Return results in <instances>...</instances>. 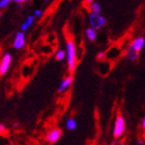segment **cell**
I'll list each match as a JSON object with an SVG mask.
<instances>
[{
	"label": "cell",
	"mask_w": 145,
	"mask_h": 145,
	"mask_svg": "<svg viewBox=\"0 0 145 145\" xmlns=\"http://www.w3.org/2000/svg\"><path fill=\"white\" fill-rule=\"evenodd\" d=\"M107 58V55L105 52H99V54L97 55V59L99 61H103Z\"/></svg>",
	"instance_id": "cell-15"
},
{
	"label": "cell",
	"mask_w": 145,
	"mask_h": 145,
	"mask_svg": "<svg viewBox=\"0 0 145 145\" xmlns=\"http://www.w3.org/2000/svg\"><path fill=\"white\" fill-rule=\"evenodd\" d=\"M144 45H145V39L143 37V36H138V37H136L133 42H131L130 46L135 50V51H137L138 53H139V52L143 49Z\"/></svg>",
	"instance_id": "cell-8"
},
{
	"label": "cell",
	"mask_w": 145,
	"mask_h": 145,
	"mask_svg": "<svg viewBox=\"0 0 145 145\" xmlns=\"http://www.w3.org/2000/svg\"><path fill=\"white\" fill-rule=\"evenodd\" d=\"M0 17H1V12H0Z\"/></svg>",
	"instance_id": "cell-24"
},
{
	"label": "cell",
	"mask_w": 145,
	"mask_h": 145,
	"mask_svg": "<svg viewBox=\"0 0 145 145\" xmlns=\"http://www.w3.org/2000/svg\"><path fill=\"white\" fill-rule=\"evenodd\" d=\"M67 69L71 74H74L77 67V50L75 42L72 39H67Z\"/></svg>",
	"instance_id": "cell-1"
},
{
	"label": "cell",
	"mask_w": 145,
	"mask_h": 145,
	"mask_svg": "<svg viewBox=\"0 0 145 145\" xmlns=\"http://www.w3.org/2000/svg\"><path fill=\"white\" fill-rule=\"evenodd\" d=\"M141 127H142V130L145 132V115L144 117L142 118V121H141Z\"/></svg>",
	"instance_id": "cell-18"
},
{
	"label": "cell",
	"mask_w": 145,
	"mask_h": 145,
	"mask_svg": "<svg viewBox=\"0 0 145 145\" xmlns=\"http://www.w3.org/2000/svg\"><path fill=\"white\" fill-rule=\"evenodd\" d=\"M12 0H0V9L5 8L6 6L8 5V3L10 2Z\"/></svg>",
	"instance_id": "cell-16"
},
{
	"label": "cell",
	"mask_w": 145,
	"mask_h": 145,
	"mask_svg": "<svg viewBox=\"0 0 145 145\" xmlns=\"http://www.w3.org/2000/svg\"><path fill=\"white\" fill-rule=\"evenodd\" d=\"M86 36H87V39H89L90 42L95 40V39H97V31H95V29L92 27L87 28V29H86Z\"/></svg>",
	"instance_id": "cell-10"
},
{
	"label": "cell",
	"mask_w": 145,
	"mask_h": 145,
	"mask_svg": "<svg viewBox=\"0 0 145 145\" xmlns=\"http://www.w3.org/2000/svg\"><path fill=\"white\" fill-rule=\"evenodd\" d=\"M72 81H74V77H72V75H70V76H67V77H65V78L62 80V82L60 83L59 87H58V92H59V93H62V92L67 91V89L71 87Z\"/></svg>",
	"instance_id": "cell-6"
},
{
	"label": "cell",
	"mask_w": 145,
	"mask_h": 145,
	"mask_svg": "<svg viewBox=\"0 0 145 145\" xmlns=\"http://www.w3.org/2000/svg\"><path fill=\"white\" fill-rule=\"evenodd\" d=\"M143 143H144L143 142V140H139V141H138V144H140V145L143 144Z\"/></svg>",
	"instance_id": "cell-22"
},
{
	"label": "cell",
	"mask_w": 145,
	"mask_h": 145,
	"mask_svg": "<svg viewBox=\"0 0 145 145\" xmlns=\"http://www.w3.org/2000/svg\"><path fill=\"white\" fill-rule=\"evenodd\" d=\"M33 22H34V16H28L27 19H26V21L22 24L21 29L23 31H25L28 27H29V26H30V25L33 24Z\"/></svg>",
	"instance_id": "cell-11"
},
{
	"label": "cell",
	"mask_w": 145,
	"mask_h": 145,
	"mask_svg": "<svg viewBox=\"0 0 145 145\" xmlns=\"http://www.w3.org/2000/svg\"><path fill=\"white\" fill-rule=\"evenodd\" d=\"M12 55L9 53H5L3 55L1 62H0V76H3L7 72L9 67H10V63H12Z\"/></svg>",
	"instance_id": "cell-5"
},
{
	"label": "cell",
	"mask_w": 145,
	"mask_h": 145,
	"mask_svg": "<svg viewBox=\"0 0 145 145\" xmlns=\"http://www.w3.org/2000/svg\"><path fill=\"white\" fill-rule=\"evenodd\" d=\"M89 24L92 28H94L95 30L97 29H101V28L105 26L107 23L106 19L104 18L103 16H101L97 12H91L89 15Z\"/></svg>",
	"instance_id": "cell-3"
},
{
	"label": "cell",
	"mask_w": 145,
	"mask_h": 145,
	"mask_svg": "<svg viewBox=\"0 0 145 145\" xmlns=\"http://www.w3.org/2000/svg\"><path fill=\"white\" fill-rule=\"evenodd\" d=\"M138 56H139V53L135 51L131 46H129L127 50H125V57L130 61H136L138 59Z\"/></svg>",
	"instance_id": "cell-9"
},
{
	"label": "cell",
	"mask_w": 145,
	"mask_h": 145,
	"mask_svg": "<svg viewBox=\"0 0 145 145\" xmlns=\"http://www.w3.org/2000/svg\"><path fill=\"white\" fill-rule=\"evenodd\" d=\"M49 1H50V0H44V2H45V3H48Z\"/></svg>",
	"instance_id": "cell-23"
},
{
	"label": "cell",
	"mask_w": 145,
	"mask_h": 145,
	"mask_svg": "<svg viewBox=\"0 0 145 145\" xmlns=\"http://www.w3.org/2000/svg\"><path fill=\"white\" fill-rule=\"evenodd\" d=\"M25 45V35L23 31H19L18 33L16 34L15 40H14V48L17 50H20L24 47Z\"/></svg>",
	"instance_id": "cell-7"
},
{
	"label": "cell",
	"mask_w": 145,
	"mask_h": 145,
	"mask_svg": "<svg viewBox=\"0 0 145 145\" xmlns=\"http://www.w3.org/2000/svg\"><path fill=\"white\" fill-rule=\"evenodd\" d=\"M125 129H127V123H125V119L120 113H118L116 118H115L114 127H113V137L115 139H119L123 136L125 133Z\"/></svg>",
	"instance_id": "cell-2"
},
{
	"label": "cell",
	"mask_w": 145,
	"mask_h": 145,
	"mask_svg": "<svg viewBox=\"0 0 145 145\" xmlns=\"http://www.w3.org/2000/svg\"><path fill=\"white\" fill-rule=\"evenodd\" d=\"M61 136H62V131H61L60 129H58V127H54V129L50 130L48 133H47L45 139L48 143L53 144V143L57 142L58 140L61 138Z\"/></svg>",
	"instance_id": "cell-4"
},
{
	"label": "cell",
	"mask_w": 145,
	"mask_h": 145,
	"mask_svg": "<svg viewBox=\"0 0 145 145\" xmlns=\"http://www.w3.org/2000/svg\"><path fill=\"white\" fill-rule=\"evenodd\" d=\"M5 131H6L5 127H4L3 124H0V135H1V133H4Z\"/></svg>",
	"instance_id": "cell-19"
},
{
	"label": "cell",
	"mask_w": 145,
	"mask_h": 145,
	"mask_svg": "<svg viewBox=\"0 0 145 145\" xmlns=\"http://www.w3.org/2000/svg\"><path fill=\"white\" fill-rule=\"evenodd\" d=\"M93 1H94V0H84V3H85V4H87V5L90 6V4L92 2H93Z\"/></svg>",
	"instance_id": "cell-20"
},
{
	"label": "cell",
	"mask_w": 145,
	"mask_h": 145,
	"mask_svg": "<svg viewBox=\"0 0 145 145\" xmlns=\"http://www.w3.org/2000/svg\"><path fill=\"white\" fill-rule=\"evenodd\" d=\"M76 125H77V123H76V120L74 119V118H69L67 120V129L70 131H74L76 129Z\"/></svg>",
	"instance_id": "cell-13"
},
{
	"label": "cell",
	"mask_w": 145,
	"mask_h": 145,
	"mask_svg": "<svg viewBox=\"0 0 145 145\" xmlns=\"http://www.w3.org/2000/svg\"><path fill=\"white\" fill-rule=\"evenodd\" d=\"M64 57H65V52L63 51V50H59V51H57V53H56V55H55V58H56V60H63Z\"/></svg>",
	"instance_id": "cell-14"
},
{
	"label": "cell",
	"mask_w": 145,
	"mask_h": 145,
	"mask_svg": "<svg viewBox=\"0 0 145 145\" xmlns=\"http://www.w3.org/2000/svg\"><path fill=\"white\" fill-rule=\"evenodd\" d=\"M14 1H15L16 3H19V4H20V3H24V2H27L28 0H14Z\"/></svg>",
	"instance_id": "cell-21"
},
{
	"label": "cell",
	"mask_w": 145,
	"mask_h": 145,
	"mask_svg": "<svg viewBox=\"0 0 145 145\" xmlns=\"http://www.w3.org/2000/svg\"><path fill=\"white\" fill-rule=\"evenodd\" d=\"M42 10H40V9H35V10H34V17L40 18V17H42Z\"/></svg>",
	"instance_id": "cell-17"
},
{
	"label": "cell",
	"mask_w": 145,
	"mask_h": 145,
	"mask_svg": "<svg viewBox=\"0 0 145 145\" xmlns=\"http://www.w3.org/2000/svg\"><path fill=\"white\" fill-rule=\"evenodd\" d=\"M90 9L92 12H97V14H101V10H102V7H101V4L99 2H92L90 4Z\"/></svg>",
	"instance_id": "cell-12"
}]
</instances>
